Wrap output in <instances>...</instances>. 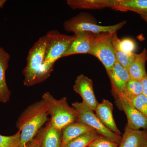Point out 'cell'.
Listing matches in <instances>:
<instances>
[{"label":"cell","mask_w":147,"mask_h":147,"mask_svg":"<svg viewBox=\"0 0 147 147\" xmlns=\"http://www.w3.org/2000/svg\"><path fill=\"white\" fill-rule=\"evenodd\" d=\"M73 89L80 95L85 105L92 111L95 110L98 102L94 94L91 79L83 74H80L75 80Z\"/></svg>","instance_id":"9c48e42d"},{"label":"cell","mask_w":147,"mask_h":147,"mask_svg":"<svg viewBox=\"0 0 147 147\" xmlns=\"http://www.w3.org/2000/svg\"><path fill=\"white\" fill-rule=\"evenodd\" d=\"M115 103L118 108L123 111L127 119L126 127L134 130L147 129V118L134 108L128 101L123 98H116Z\"/></svg>","instance_id":"ba28073f"},{"label":"cell","mask_w":147,"mask_h":147,"mask_svg":"<svg viewBox=\"0 0 147 147\" xmlns=\"http://www.w3.org/2000/svg\"><path fill=\"white\" fill-rule=\"evenodd\" d=\"M10 59L9 54L3 47H0V102L3 103L9 101L11 94L6 79V73Z\"/></svg>","instance_id":"5bb4252c"},{"label":"cell","mask_w":147,"mask_h":147,"mask_svg":"<svg viewBox=\"0 0 147 147\" xmlns=\"http://www.w3.org/2000/svg\"><path fill=\"white\" fill-rule=\"evenodd\" d=\"M44 64L50 69H54L55 62L63 57L74 39V35L61 33L57 30L48 32Z\"/></svg>","instance_id":"5b68a950"},{"label":"cell","mask_w":147,"mask_h":147,"mask_svg":"<svg viewBox=\"0 0 147 147\" xmlns=\"http://www.w3.org/2000/svg\"><path fill=\"white\" fill-rule=\"evenodd\" d=\"M142 19L147 22V16H140Z\"/></svg>","instance_id":"f1b7e54d"},{"label":"cell","mask_w":147,"mask_h":147,"mask_svg":"<svg viewBox=\"0 0 147 147\" xmlns=\"http://www.w3.org/2000/svg\"><path fill=\"white\" fill-rule=\"evenodd\" d=\"M42 99L47 103L50 123L54 127L62 130L69 124L77 121V112L69 105L66 97L57 99L49 92H46L42 95Z\"/></svg>","instance_id":"3957f363"},{"label":"cell","mask_w":147,"mask_h":147,"mask_svg":"<svg viewBox=\"0 0 147 147\" xmlns=\"http://www.w3.org/2000/svg\"><path fill=\"white\" fill-rule=\"evenodd\" d=\"M106 8L121 11H131L147 16V0H105Z\"/></svg>","instance_id":"7c38bea8"},{"label":"cell","mask_w":147,"mask_h":147,"mask_svg":"<svg viewBox=\"0 0 147 147\" xmlns=\"http://www.w3.org/2000/svg\"><path fill=\"white\" fill-rule=\"evenodd\" d=\"M118 147H147V130H134L126 127Z\"/></svg>","instance_id":"9a60e30c"},{"label":"cell","mask_w":147,"mask_h":147,"mask_svg":"<svg viewBox=\"0 0 147 147\" xmlns=\"http://www.w3.org/2000/svg\"><path fill=\"white\" fill-rule=\"evenodd\" d=\"M48 106L44 100L30 105L19 116L16 127L21 132L19 147H25L37 135L42 127L49 121Z\"/></svg>","instance_id":"6da1fadb"},{"label":"cell","mask_w":147,"mask_h":147,"mask_svg":"<svg viewBox=\"0 0 147 147\" xmlns=\"http://www.w3.org/2000/svg\"><path fill=\"white\" fill-rule=\"evenodd\" d=\"M47 43L45 35L40 38L29 50L26 65L23 70L24 84L26 86H32L44 82L53 72V69L44 64Z\"/></svg>","instance_id":"7a4b0ae2"},{"label":"cell","mask_w":147,"mask_h":147,"mask_svg":"<svg viewBox=\"0 0 147 147\" xmlns=\"http://www.w3.org/2000/svg\"><path fill=\"white\" fill-rule=\"evenodd\" d=\"M72 106L78 114L77 121L86 124L100 136L105 137L112 142L119 144L122 137L115 134L106 128L95 114L83 102H75L72 103Z\"/></svg>","instance_id":"52a82bcc"},{"label":"cell","mask_w":147,"mask_h":147,"mask_svg":"<svg viewBox=\"0 0 147 147\" xmlns=\"http://www.w3.org/2000/svg\"><path fill=\"white\" fill-rule=\"evenodd\" d=\"M94 130L86 124L75 122L63 129L61 147H64L69 142L80 135Z\"/></svg>","instance_id":"e0dca14e"},{"label":"cell","mask_w":147,"mask_h":147,"mask_svg":"<svg viewBox=\"0 0 147 147\" xmlns=\"http://www.w3.org/2000/svg\"><path fill=\"white\" fill-rule=\"evenodd\" d=\"M120 40L117 35V32H115L113 34L112 41L114 52L117 60L127 70L135 57V53H127L122 50L120 46Z\"/></svg>","instance_id":"d6986e66"},{"label":"cell","mask_w":147,"mask_h":147,"mask_svg":"<svg viewBox=\"0 0 147 147\" xmlns=\"http://www.w3.org/2000/svg\"><path fill=\"white\" fill-rule=\"evenodd\" d=\"M44 128H41L32 140L27 144L25 147H42V140Z\"/></svg>","instance_id":"484cf974"},{"label":"cell","mask_w":147,"mask_h":147,"mask_svg":"<svg viewBox=\"0 0 147 147\" xmlns=\"http://www.w3.org/2000/svg\"><path fill=\"white\" fill-rule=\"evenodd\" d=\"M115 32H103L96 34L89 54L97 58L105 67L106 71L113 68L117 60L112 42Z\"/></svg>","instance_id":"8992f818"},{"label":"cell","mask_w":147,"mask_h":147,"mask_svg":"<svg viewBox=\"0 0 147 147\" xmlns=\"http://www.w3.org/2000/svg\"><path fill=\"white\" fill-rule=\"evenodd\" d=\"M141 81L143 88V94L147 97V74Z\"/></svg>","instance_id":"4316f807"},{"label":"cell","mask_w":147,"mask_h":147,"mask_svg":"<svg viewBox=\"0 0 147 147\" xmlns=\"http://www.w3.org/2000/svg\"><path fill=\"white\" fill-rule=\"evenodd\" d=\"M99 135L95 130L86 132L68 143L64 147H87Z\"/></svg>","instance_id":"44dd1931"},{"label":"cell","mask_w":147,"mask_h":147,"mask_svg":"<svg viewBox=\"0 0 147 147\" xmlns=\"http://www.w3.org/2000/svg\"><path fill=\"white\" fill-rule=\"evenodd\" d=\"M62 131L51 125L50 119L44 127L42 147H61Z\"/></svg>","instance_id":"ac0fdd59"},{"label":"cell","mask_w":147,"mask_h":147,"mask_svg":"<svg viewBox=\"0 0 147 147\" xmlns=\"http://www.w3.org/2000/svg\"><path fill=\"white\" fill-rule=\"evenodd\" d=\"M125 21L113 26H102L97 24L96 20L91 14L81 13L64 22L66 31L74 34L80 32H90L95 34L103 32H117L125 26Z\"/></svg>","instance_id":"277c9868"},{"label":"cell","mask_w":147,"mask_h":147,"mask_svg":"<svg viewBox=\"0 0 147 147\" xmlns=\"http://www.w3.org/2000/svg\"><path fill=\"white\" fill-rule=\"evenodd\" d=\"M107 72L111 82V92L115 98L123 91L130 77L128 71L117 59L113 68Z\"/></svg>","instance_id":"30bf717a"},{"label":"cell","mask_w":147,"mask_h":147,"mask_svg":"<svg viewBox=\"0 0 147 147\" xmlns=\"http://www.w3.org/2000/svg\"><path fill=\"white\" fill-rule=\"evenodd\" d=\"M142 94H143V88L142 81L130 79L127 82L123 91L116 98H120L125 100H128Z\"/></svg>","instance_id":"ffe728a7"},{"label":"cell","mask_w":147,"mask_h":147,"mask_svg":"<svg viewBox=\"0 0 147 147\" xmlns=\"http://www.w3.org/2000/svg\"><path fill=\"white\" fill-rule=\"evenodd\" d=\"M147 61V50L146 48L142 53L135 54L133 61L127 69L130 79L142 80L147 73L146 63Z\"/></svg>","instance_id":"2e32d148"},{"label":"cell","mask_w":147,"mask_h":147,"mask_svg":"<svg viewBox=\"0 0 147 147\" xmlns=\"http://www.w3.org/2000/svg\"><path fill=\"white\" fill-rule=\"evenodd\" d=\"M95 34L80 32L74 34V39L63 57L77 54H89Z\"/></svg>","instance_id":"8fae6325"},{"label":"cell","mask_w":147,"mask_h":147,"mask_svg":"<svg viewBox=\"0 0 147 147\" xmlns=\"http://www.w3.org/2000/svg\"><path fill=\"white\" fill-rule=\"evenodd\" d=\"M113 105L109 100L103 99L96 108L95 115L102 124L110 131L121 136V133L116 125L113 115Z\"/></svg>","instance_id":"4fadbf2b"},{"label":"cell","mask_w":147,"mask_h":147,"mask_svg":"<svg viewBox=\"0 0 147 147\" xmlns=\"http://www.w3.org/2000/svg\"><path fill=\"white\" fill-rule=\"evenodd\" d=\"M120 46L122 50L129 53H134L136 48L135 41L130 38H124L121 40Z\"/></svg>","instance_id":"d4e9b609"},{"label":"cell","mask_w":147,"mask_h":147,"mask_svg":"<svg viewBox=\"0 0 147 147\" xmlns=\"http://www.w3.org/2000/svg\"><path fill=\"white\" fill-rule=\"evenodd\" d=\"M6 1H7L6 0H0V8H2L3 7Z\"/></svg>","instance_id":"83f0119b"},{"label":"cell","mask_w":147,"mask_h":147,"mask_svg":"<svg viewBox=\"0 0 147 147\" xmlns=\"http://www.w3.org/2000/svg\"><path fill=\"white\" fill-rule=\"evenodd\" d=\"M21 139L19 130L16 134L9 136L0 134V147H19Z\"/></svg>","instance_id":"603a6c76"},{"label":"cell","mask_w":147,"mask_h":147,"mask_svg":"<svg viewBox=\"0 0 147 147\" xmlns=\"http://www.w3.org/2000/svg\"><path fill=\"white\" fill-rule=\"evenodd\" d=\"M119 144L100 135H98L88 147H118Z\"/></svg>","instance_id":"cb8c5ba5"},{"label":"cell","mask_w":147,"mask_h":147,"mask_svg":"<svg viewBox=\"0 0 147 147\" xmlns=\"http://www.w3.org/2000/svg\"><path fill=\"white\" fill-rule=\"evenodd\" d=\"M126 100L147 118V96L142 94L138 96Z\"/></svg>","instance_id":"7402d4cb"}]
</instances>
